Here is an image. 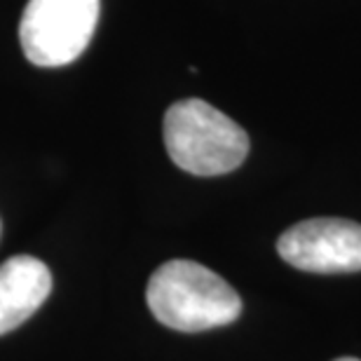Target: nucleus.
<instances>
[{"label": "nucleus", "mask_w": 361, "mask_h": 361, "mask_svg": "<svg viewBox=\"0 0 361 361\" xmlns=\"http://www.w3.org/2000/svg\"><path fill=\"white\" fill-rule=\"evenodd\" d=\"M52 291V272L33 256H12L0 265V336L21 326Z\"/></svg>", "instance_id": "obj_5"}, {"label": "nucleus", "mask_w": 361, "mask_h": 361, "mask_svg": "<svg viewBox=\"0 0 361 361\" xmlns=\"http://www.w3.org/2000/svg\"><path fill=\"white\" fill-rule=\"evenodd\" d=\"M150 312L162 326L180 334L219 329L242 314V298L221 274L195 261L162 263L146 288Z\"/></svg>", "instance_id": "obj_1"}, {"label": "nucleus", "mask_w": 361, "mask_h": 361, "mask_svg": "<svg viewBox=\"0 0 361 361\" xmlns=\"http://www.w3.org/2000/svg\"><path fill=\"white\" fill-rule=\"evenodd\" d=\"M171 162L195 176L235 171L249 155V136L233 118L202 99H183L164 113Z\"/></svg>", "instance_id": "obj_2"}, {"label": "nucleus", "mask_w": 361, "mask_h": 361, "mask_svg": "<svg viewBox=\"0 0 361 361\" xmlns=\"http://www.w3.org/2000/svg\"><path fill=\"white\" fill-rule=\"evenodd\" d=\"M334 361H359V359H355V357H341V359H334Z\"/></svg>", "instance_id": "obj_6"}, {"label": "nucleus", "mask_w": 361, "mask_h": 361, "mask_svg": "<svg viewBox=\"0 0 361 361\" xmlns=\"http://www.w3.org/2000/svg\"><path fill=\"white\" fill-rule=\"evenodd\" d=\"M284 263L302 272L343 274L361 270V226L348 219H310L277 240Z\"/></svg>", "instance_id": "obj_4"}, {"label": "nucleus", "mask_w": 361, "mask_h": 361, "mask_svg": "<svg viewBox=\"0 0 361 361\" xmlns=\"http://www.w3.org/2000/svg\"><path fill=\"white\" fill-rule=\"evenodd\" d=\"M99 0H28L19 24L26 59L59 68L87 49L99 21Z\"/></svg>", "instance_id": "obj_3"}]
</instances>
